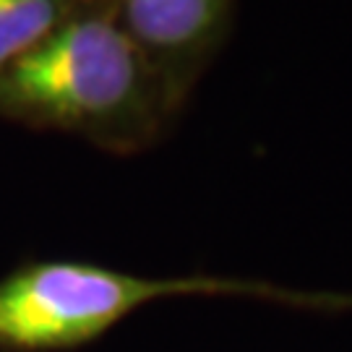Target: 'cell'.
<instances>
[{
  "label": "cell",
  "mask_w": 352,
  "mask_h": 352,
  "mask_svg": "<svg viewBox=\"0 0 352 352\" xmlns=\"http://www.w3.org/2000/svg\"><path fill=\"white\" fill-rule=\"evenodd\" d=\"M65 19V0H0V68L39 45Z\"/></svg>",
  "instance_id": "cell-4"
},
{
  "label": "cell",
  "mask_w": 352,
  "mask_h": 352,
  "mask_svg": "<svg viewBox=\"0 0 352 352\" xmlns=\"http://www.w3.org/2000/svg\"><path fill=\"white\" fill-rule=\"evenodd\" d=\"M183 295H251L344 308L352 295L289 292L222 277H136L74 261L32 264L0 279V352H55L97 340L146 302Z\"/></svg>",
  "instance_id": "cell-2"
},
{
  "label": "cell",
  "mask_w": 352,
  "mask_h": 352,
  "mask_svg": "<svg viewBox=\"0 0 352 352\" xmlns=\"http://www.w3.org/2000/svg\"><path fill=\"white\" fill-rule=\"evenodd\" d=\"M173 81L113 16H68L0 68V115L131 149L154 136Z\"/></svg>",
  "instance_id": "cell-1"
},
{
  "label": "cell",
  "mask_w": 352,
  "mask_h": 352,
  "mask_svg": "<svg viewBox=\"0 0 352 352\" xmlns=\"http://www.w3.org/2000/svg\"><path fill=\"white\" fill-rule=\"evenodd\" d=\"M227 0H123L120 24L170 81V65L199 58L219 34Z\"/></svg>",
  "instance_id": "cell-3"
}]
</instances>
